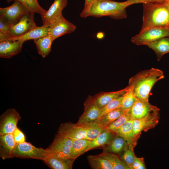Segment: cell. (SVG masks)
Returning a JSON list of instances; mask_svg holds the SVG:
<instances>
[{"instance_id": "5", "label": "cell", "mask_w": 169, "mask_h": 169, "mask_svg": "<svg viewBox=\"0 0 169 169\" xmlns=\"http://www.w3.org/2000/svg\"><path fill=\"white\" fill-rule=\"evenodd\" d=\"M169 37V27H150L141 30L131 42L138 45H146L160 38Z\"/></svg>"}, {"instance_id": "3", "label": "cell", "mask_w": 169, "mask_h": 169, "mask_svg": "<svg viewBox=\"0 0 169 169\" xmlns=\"http://www.w3.org/2000/svg\"><path fill=\"white\" fill-rule=\"evenodd\" d=\"M143 15L141 30L150 27L169 26V7L164 3H142Z\"/></svg>"}, {"instance_id": "31", "label": "cell", "mask_w": 169, "mask_h": 169, "mask_svg": "<svg viewBox=\"0 0 169 169\" xmlns=\"http://www.w3.org/2000/svg\"><path fill=\"white\" fill-rule=\"evenodd\" d=\"M130 119H131L129 110H125L120 116L109 125L107 128L115 133L124 124Z\"/></svg>"}, {"instance_id": "44", "label": "cell", "mask_w": 169, "mask_h": 169, "mask_svg": "<svg viewBox=\"0 0 169 169\" xmlns=\"http://www.w3.org/2000/svg\"></svg>"}, {"instance_id": "7", "label": "cell", "mask_w": 169, "mask_h": 169, "mask_svg": "<svg viewBox=\"0 0 169 169\" xmlns=\"http://www.w3.org/2000/svg\"><path fill=\"white\" fill-rule=\"evenodd\" d=\"M160 109L157 107L146 117L133 120V131L135 136L140 135L141 131L146 132L154 128L160 118Z\"/></svg>"}, {"instance_id": "4", "label": "cell", "mask_w": 169, "mask_h": 169, "mask_svg": "<svg viewBox=\"0 0 169 169\" xmlns=\"http://www.w3.org/2000/svg\"><path fill=\"white\" fill-rule=\"evenodd\" d=\"M49 156V151L47 148H37L30 142L25 141L16 144L12 157L33 159L44 161Z\"/></svg>"}, {"instance_id": "32", "label": "cell", "mask_w": 169, "mask_h": 169, "mask_svg": "<svg viewBox=\"0 0 169 169\" xmlns=\"http://www.w3.org/2000/svg\"><path fill=\"white\" fill-rule=\"evenodd\" d=\"M137 143L130 144L128 148L121 155L120 157L129 166L130 169H133L132 165L135 155L134 152V148Z\"/></svg>"}, {"instance_id": "25", "label": "cell", "mask_w": 169, "mask_h": 169, "mask_svg": "<svg viewBox=\"0 0 169 169\" xmlns=\"http://www.w3.org/2000/svg\"><path fill=\"white\" fill-rule=\"evenodd\" d=\"M54 40L50 34L33 40L38 54L43 58L48 55L51 52L52 44Z\"/></svg>"}, {"instance_id": "36", "label": "cell", "mask_w": 169, "mask_h": 169, "mask_svg": "<svg viewBox=\"0 0 169 169\" xmlns=\"http://www.w3.org/2000/svg\"><path fill=\"white\" fill-rule=\"evenodd\" d=\"M12 134L16 144L25 141V137L24 134L17 127Z\"/></svg>"}, {"instance_id": "34", "label": "cell", "mask_w": 169, "mask_h": 169, "mask_svg": "<svg viewBox=\"0 0 169 169\" xmlns=\"http://www.w3.org/2000/svg\"><path fill=\"white\" fill-rule=\"evenodd\" d=\"M17 0L21 2L30 12L38 13L42 15L47 11L40 5L37 0Z\"/></svg>"}, {"instance_id": "29", "label": "cell", "mask_w": 169, "mask_h": 169, "mask_svg": "<svg viewBox=\"0 0 169 169\" xmlns=\"http://www.w3.org/2000/svg\"><path fill=\"white\" fill-rule=\"evenodd\" d=\"M101 154L104 157L110 161L113 169H130L127 165L117 154L105 151H103Z\"/></svg>"}, {"instance_id": "9", "label": "cell", "mask_w": 169, "mask_h": 169, "mask_svg": "<svg viewBox=\"0 0 169 169\" xmlns=\"http://www.w3.org/2000/svg\"><path fill=\"white\" fill-rule=\"evenodd\" d=\"M76 28V26L66 20L62 14L50 24L49 34L54 40L64 35L74 32Z\"/></svg>"}, {"instance_id": "33", "label": "cell", "mask_w": 169, "mask_h": 169, "mask_svg": "<svg viewBox=\"0 0 169 169\" xmlns=\"http://www.w3.org/2000/svg\"><path fill=\"white\" fill-rule=\"evenodd\" d=\"M123 96L115 98L100 109L98 119L119 107L121 106Z\"/></svg>"}, {"instance_id": "27", "label": "cell", "mask_w": 169, "mask_h": 169, "mask_svg": "<svg viewBox=\"0 0 169 169\" xmlns=\"http://www.w3.org/2000/svg\"><path fill=\"white\" fill-rule=\"evenodd\" d=\"M87 160L91 168L93 169H113L110 161L101 153L96 155H89Z\"/></svg>"}, {"instance_id": "26", "label": "cell", "mask_w": 169, "mask_h": 169, "mask_svg": "<svg viewBox=\"0 0 169 169\" xmlns=\"http://www.w3.org/2000/svg\"><path fill=\"white\" fill-rule=\"evenodd\" d=\"M91 141L85 139L73 140L70 150V158L75 160L87 151Z\"/></svg>"}, {"instance_id": "1", "label": "cell", "mask_w": 169, "mask_h": 169, "mask_svg": "<svg viewBox=\"0 0 169 169\" xmlns=\"http://www.w3.org/2000/svg\"><path fill=\"white\" fill-rule=\"evenodd\" d=\"M164 77L162 70L152 68L141 71L132 76L129 80L128 86L137 99L148 101L150 92L153 85Z\"/></svg>"}, {"instance_id": "19", "label": "cell", "mask_w": 169, "mask_h": 169, "mask_svg": "<svg viewBox=\"0 0 169 169\" xmlns=\"http://www.w3.org/2000/svg\"><path fill=\"white\" fill-rule=\"evenodd\" d=\"M128 88V86L117 91L101 92L95 95L93 97L96 105L100 109L113 100L123 96Z\"/></svg>"}, {"instance_id": "2", "label": "cell", "mask_w": 169, "mask_h": 169, "mask_svg": "<svg viewBox=\"0 0 169 169\" xmlns=\"http://www.w3.org/2000/svg\"><path fill=\"white\" fill-rule=\"evenodd\" d=\"M128 6L126 1L120 2L111 0H95L86 10L82 11L80 16L83 18L108 16L114 19H123L127 16L125 9Z\"/></svg>"}, {"instance_id": "38", "label": "cell", "mask_w": 169, "mask_h": 169, "mask_svg": "<svg viewBox=\"0 0 169 169\" xmlns=\"http://www.w3.org/2000/svg\"><path fill=\"white\" fill-rule=\"evenodd\" d=\"M166 0H127L129 6L134 4L138 3H164Z\"/></svg>"}, {"instance_id": "10", "label": "cell", "mask_w": 169, "mask_h": 169, "mask_svg": "<svg viewBox=\"0 0 169 169\" xmlns=\"http://www.w3.org/2000/svg\"><path fill=\"white\" fill-rule=\"evenodd\" d=\"M21 119L15 109L10 108L7 110L0 116V135L13 133Z\"/></svg>"}, {"instance_id": "22", "label": "cell", "mask_w": 169, "mask_h": 169, "mask_svg": "<svg viewBox=\"0 0 169 169\" xmlns=\"http://www.w3.org/2000/svg\"><path fill=\"white\" fill-rule=\"evenodd\" d=\"M146 45L154 51L159 61L163 55L169 53V37L160 38Z\"/></svg>"}, {"instance_id": "37", "label": "cell", "mask_w": 169, "mask_h": 169, "mask_svg": "<svg viewBox=\"0 0 169 169\" xmlns=\"http://www.w3.org/2000/svg\"><path fill=\"white\" fill-rule=\"evenodd\" d=\"M133 169H145V165L143 157L138 158L135 156L132 165Z\"/></svg>"}, {"instance_id": "28", "label": "cell", "mask_w": 169, "mask_h": 169, "mask_svg": "<svg viewBox=\"0 0 169 169\" xmlns=\"http://www.w3.org/2000/svg\"><path fill=\"white\" fill-rule=\"evenodd\" d=\"M125 110L121 106L108 113L96 121L100 125L107 127L120 116Z\"/></svg>"}, {"instance_id": "39", "label": "cell", "mask_w": 169, "mask_h": 169, "mask_svg": "<svg viewBox=\"0 0 169 169\" xmlns=\"http://www.w3.org/2000/svg\"><path fill=\"white\" fill-rule=\"evenodd\" d=\"M10 25L7 22L0 18V32L8 33Z\"/></svg>"}, {"instance_id": "13", "label": "cell", "mask_w": 169, "mask_h": 169, "mask_svg": "<svg viewBox=\"0 0 169 169\" xmlns=\"http://www.w3.org/2000/svg\"><path fill=\"white\" fill-rule=\"evenodd\" d=\"M156 107L151 104L148 101L141 100L136 98L134 104L129 109L131 119L135 120L144 118Z\"/></svg>"}, {"instance_id": "24", "label": "cell", "mask_w": 169, "mask_h": 169, "mask_svg": "<svg viewBox=\"0 0 169 169\" xmlns=\"http://www.w3.org/2000/svg\"><path fill=\"white\" fill-rule=\"evenodd\" d=\"M115 133L107 129L91 141L87 151L95 148L104 147L110 143Z\"/></svg>"}, {"instance_id": "30", "label": "cell", "mask_w": 169, "mask_h": 169, "mask_svg": "<svg viewBox=\"0 0 169 169\" xmlns=\"http://www.w3.org/2000/svg\"><path fill=\"white\" fill-rule=\"evenodd\" d=\"M106 128L107 127L100 125L96 120L88 125L85 139L92 141Z\"/></svg>"}, {"instance_id": "41", "label": "cell", "mask_w": 169, "mask_h": 169, "mask_svg": "<svg viewBox=\"0 0 169 169\" xmlns=\"http://www.w3.org/2000/svg\"><path fill=\"white\" fill-rule=\"evenodd\" d=\"M95 0H85V3L84 8L82 11L86 10L90 5Z\"/></svg>"}, {"instance_id": "8", "label": "cell", "mask_w": 169, "mask_h": 169, "mask_svg": "<svg viewBox=\"0 0 169 169\" xmlns=\"http://www.w3.org/2000/svg\"><path fill=\"white\" fill-rule=\"evenodd\" d=\"M100 110L93 96L89 95L84 103V111L76 124L87 126L95 121L98 119Z\"/></svg>"}, {"instance_id": "17", "label": "cell", "mask_w": 169, "mask_h": 169, "mask_svg": "<svg viewBox=\"0 0 169 169\" xmlns=\"http://www.w3.org/2000/svg\"><path fill=\"white\" fill-rule=\"evenodd\" d=\"M16 145L12 133L0 135V156L3 160L12 158Z\"/></svg>"}, {"instance_id": "18", "label": "cell", "mask_w": 169, "mask_h": 169, "mask_svg": "<svg viewBox=\"0 0 169 169\" xmlns=\"http://www.w3.org/2000/svg\"><path fill=\"white\" fill-rule=\"evenodd\" d=\"M129 145L125 138L115 133L109 144L103 148V151L121 155L128 148Z\"/></svg>"}, {"instance_id": "40", "label": "cell", "mask_w": 169, "mask_h": 169, "mask_svg": "<svg viewBox=\"0 0 169 169\" xmlns=\"http://www.w3.org/2000/svg\"><path fill=\"white\" fill-rule=\"evenodd\" d=\"M13 37L9 32L4 33L0 32V42L8 40Z\"/></svg>"}, {"instance_id": "35", "label": "cell", "mask_w": 169, "mask_h": 169, "mask_svg": "<svg viewBox=\"0 0 169 169\" xmlns=\"http://www.w3.org/2000/svg\"><path fill=\"white\" fill-rule=\"evenodd\" d=\"M136 99L132 90L129 88L123 95L121 106L125 110L130 109L134 104Z\"/></svg>"}, {"instance_id": "6", "label": "cell", "mask_w": 169, "mask_h": 169, "mask_svg": "<svg viewBox=\"0 0 169 169\" xmlns=\"http://www.w3.org/2000/svg\"><path fill=\"white\" fill-rule=\"evenodd\" d=\"M30 11L20 1L15 0L11 5L0 8V18L10 25L18 23L21 18Z\"/></svg>"}, {"instance_id": "43", "label": "cell", "mask_w": 169, "mask_h": 169, "mask_svg": "<svg viewBox=\"0 0 169 169\" xmlns=\"http://www.w3.org/2000/svg\"><path fill=\"white\" fill-rule=\"evenodd\" d=\"M13 0H7V2L8 3H9L11 1H13Z\"/></svg>"}, {"instance_id": "11", "label": "cell", "mask_w": 169, "mask_h": 169, "mask_svg": "<svg viewBox=\"0 0 169 169\" xmlns=\"http://www.w3.org/2000/svg\"><path fill=\"white\" fill-rule=\"evenodd\" d=\"M34 14L29 12L25 14L17 23L10 25L9 32L13 37L24 35L37 26Z\"/></svg>"}, {"instance_id": "12", "label": "cell", "mask_w": 169, "mask_h": 169, "mask_svg": "<svg viewBox=\"0 0 169 169\" xmlns=\"http://www.w3.org/2000/svg\"><path fill=\"white\" fill-rule=\"evenodd\" d=\"M88 125H77L71 122L61 124L57 133L67 136L72 140L85 139Z\"/></svg>"}, {"instance_id": "16", "label": "cell", "mask_w": 169, "mask_h": 169, "mask_svg": "<svg viewBox=\"0 0 169 169\" xmlns=\"http://www.w3.org/2000/svg\"><path fill=\"white\" fill-rule=\"evenodd\" d=\"M49 151V156L62 158H70V149L57 134L52 143L47 148Z\"/></svg>"}, {"instance_id": "23", "label": "cell", "mask_w": 169, "mask_h": 169, "mask_svg": "<svg viewBox=\"0 0 169 169\" xmlns=\"http://www.w3.org/2000/svg\"><path fill=\"white\" fill-rule=\"evenodd\" d=\"M133 120L130 119L124 124L115 133L125 138L129 145L137 143L140 135L135 136L133 131Z\"/></svg>"}, {"instance_id": "15", "label": "cell", "mask_w": 169, "mask_h": 169, "mask_svg": "<svg viewBox=\"0 0 169 169\" xmlns=\"http://www.w3.org/2000/svg\"><path fill=\"white\" fill-rule=\"evenodd\" d=\"M24 42L9 39L0 42V57L9 58L17 54L22 50Z\"/></svg>"}, {"instance_id": "21", "label": "cell", "mask_w": 169, "mask_h": 169, "mask_svg": "<svg viewBox=\"0 0 169 169\" xmlns=\"http://www.w3.org/2000/svg\"><path fill=\"white\" fill-rule=\"evenodd\" d=\"M74 160L71 158H62L50 156L44 161L52 169H71Z\"/></svg>"}, {"instance_id": "14", "label": "cell", "mask_w": 169, "mask_h": 169, "mask_svg": "<svg viewBox=\"0 0 169 169\" xmlns=\"http://www.w3.org/2000/svg\"><path fill=\"white\" fill-rule=\"evenodd\" d=\"M67 0H54L48 10L41 15L43 25H49L62 14L66 6Z\"/></svg>"}, {"instance_id": "20", "label": "cell", "mask_w": 169, "mask_h": 169, "mask_svg": "<svg viewBox=\"0 0 169 169\" xmlns=\"http://www.w3.org/2000/svg\"><path fill=\"white\" fill-rule=\"evenodd\" d=\"M49 24L37 26L24 35L12 37L8 40H19L24 42L31 39L34 40L49 35Z\"/></svg>"}, {"instance_id": "42", "label": "cell", "mask_w": 169, "mask_h": 169, "mask_svg": "<svg viewBox=\"0 0 169 169\" xmlns=\"http://www.w3.org/2000/svg\"><path fill=\"white\" fill-rule=\"evenodd\" d=\"M164 3L169 7V0H166Z\"/></svg>"}]
</instances>
